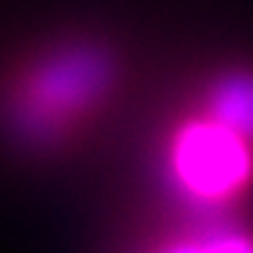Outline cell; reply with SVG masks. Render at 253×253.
<instances>
[{"label":"cell","mask_w":253,"mask_h":253,"mask_svg":"<svg viewBox=\"0 0 253 253\" xmlns=\"http://www.w3.org/2000/svg\"><path fill=\"white\" fill-rule=\"evenodd\" d=\"M174 168L189 192L204 199H219L244 184L249 155L239 133L224 123L194 126L177 143Z\"/></svg>","instance_id":"obj_1"},{"label":"cell","mask_w":253,"mask_h":253,"mask_svg":"<svg viewBox=\"0 0 253 253\" xmlns=\"http://www.w3.org/2000/svg\"><path fill=\"white\" fill-rule=\"evenodd\" d=\"M103 79L106 67L96 54L79 52L62 57L44 67L27 86L22 113L32 123V128L42 118L54 121L74 113V108H82L88 98L96 96V91L103 86Z\"/></svg>","instance_id":"obj_2"},{"label":"cell","mask_w":253,"mask_h":253,"mask_svg":"<svg viewBox=\"0 0 253 253\" xmlns=\"http://www.w3.org/2000/svg\"><path fill=\"white\" fill-rule=\"evenodd\" d=\"M216 116L219 123L236 130L239 135H253V84L236 79L221 86L216 93Z\"/></svg>","instance_id":"obj_3"},{"label":"cell","mask_w":253,"mask_h":253,"mask_svg":"<svg viewBox=\"0 0 253 253\" xmlns=\"http://www.w3.org/2000/svg\"><path fill=\"white\" fill-rule=\"evenodd\" d=\"M199 253H253V244L241 236H219L209 244H202Z\"/></svg>","instance_id":"obj_4"},{"label":"cell","mask_w":253,"mask_h":253,"mask_svg":"<svg viewBox=\"0 0 253 253\" xmlns=\"http://www.w3.org/2000/svg\"><path fill=\"white\" fill-rule=\"evenodd\" d=\"M172 253H199V246H184V249H177Z\"/></svg>","instance_id":"obj_5"}]
</instances>
